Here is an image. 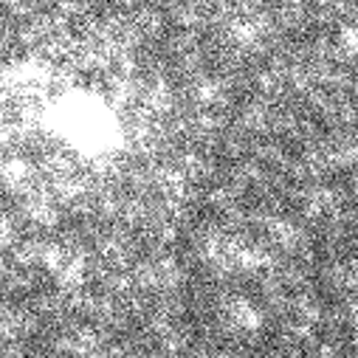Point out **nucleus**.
<instances>
[{
	"label": "nucleus",
	"mask_w": 358,
	"mask_h": 358,
	"mask_svg": "<svg viewBox=\"0 0 358 358\" xmlns=\"http://www.w3.org/2000/svg\"><path fill=\"white\" fill-rule=\"evenodd\" d=\"M136 116L122 87L57 62L0 82V189L31 206L82 198L127 158Z\"/></svg>",
	"instance_id": "1"
}]
</instances>
